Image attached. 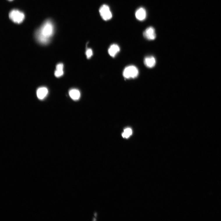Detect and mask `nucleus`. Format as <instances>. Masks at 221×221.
Instances as JSON below:
<instances>
[{
    "label": "nucleus",
    "mask_w": 221,
    "mask_h": 221,
    "mask_svg": "<svg viewBox=\"0 0 221 221\" xmlns=\"http://www.w3.org/2000/svg\"><path fill=\"white\" fill-rule=\"evenodd\" d=\"M25 17L24 14L17 10L11 11L9 14L10 19L16 24L22 23L24 20Z\"/></svg>",
    "instance_id": "obj_2"
},
{
    "label": "nucleus",
    "mask_w": 221,
    "mask_h": 221,
    "mask_svg": "<svg viewBox=\"0 0 221 221\" xmlns=\"http://www.w3.org/2000/svg\"><path fill=\"white\" fill-rule=\"evenodd\" d=\"M86 54L87 58L88 59H89L93 55V52L91 49H88L86 51Z\"/></svg>",
    "instance_id": "obj_13"
},
{
    "label": "nucleus",
    "mask_w": 221,
    "mask_h": 221,
    "mask_svg": "<svg viewBox=\"0 0 221 221\" xmlns=\"http://www.w3.org/2000/svg\"><path fill=\"white\" fill-rule=\"evenodd\" d=\"M135 16L136 18L140 21L144 20L146 17V12L145 9L142 7L139 8L136 11Z\"/></svg>",
    "instance_id": "obj_6"
},
{
    "label": "nucleus",
    "mask_w": 221,
    "mask_h": 221,
    "mask_svg": "<svg viewBox=\"0 0 221 221\" xmlns=\"http://www.w3.org/2000/svg\"><path fill=\"white\" fill-rule=\"evenodd\" d=\"M64 65L63 64L60 63L56 66V70L54 73V75L57 77H59L64 74Z\"/></svg>",
    "instance_id": "obj_11"
},
{
    "label": "nucleus",
    "mask_w": 221,
    "mask_h": 221,
    "mask_svg": "<svg viewBox=\"0 0 221 221\" xmlns=\"http://www.w3.org/2000/svg\"><path fill=\"white\" fill-rule=\"evenodd\" d=\"M146 66L149 68L154 67L156 64V60L153 56H147L145 58L144 61Z\"/></svg>",
    "instance_id": "obj_8"
},
{
    "label": "nucleus",
    "mask_w": 221,
    "mask_h": 221,
    "mask_svg": "<svg viewBox=\"0 0 221 221\" xmlns=\"http://www.w3.org/2000/svg\"><path fill=\"white\" fill-rule=\"evenodd\" d=\"M48 93L47 88L45 87H41L38 88L37 91V95L38 98L43 100L46 97Z\"/></svg>",
    "instance_id": "obj_7"
},
{
    "label": "nucleus",
    "mask_w": 221,
    "mask_h": 221,
    "mask_svg": "<svg viewBox=\"0 0 221 221\" xmlns=\"http://www.w3.org/2000/svg\"><path fill=\"white\" fill-rule=\"evenodd\" d=\"M120 48L118 45L113 44L111 45L109 48V53L110 56L114 57L120 52Z\"/></svg>",
    "instance_id": "obj_9"
},
{
    "label": "nucleus",
    "mask_w": 221,
    "mask_h": 221,
    "mask_svg": "<svg viewBox=\"0 0 221 221\" xmlns=\"http://www.w3.org/2000/svg\"><path fill=\"white\" fill-rule=\"evenodd\" d=\"M70 98L73 100H77L80 98L81 94L79 91L76 89L70 90L69 92Z\"/></svg>",
    "instance_id": "obj_10"
},
{
    "label": "nucleus",
    "mask_w": 221,
    "mask_h": 221,
    "mask_svg": "<svg viewBox=\"0 0 221 221\" xmlns=\"http://www.w3.org/2000/svg\"><path fill=\"white\" fill-rule=\"evenodd\" d=\"M99 12L102 18L105 21L110 20L112 17V14L108 6L103 5L100 8Z\"/></svg>",
    "instance_id": "obj_4"
},
{
    "label": "nucleus",
    "mask_w": 221,
    "mask_h": 221,
    "mask_svg": "<svg viewBox=\"0 0 221 221\" xmlns=\"http://www.w3.org/2000/svg\"><path fill=\"white\" fill-rule=\"evenodd\" d=\"M143 35L146 39L148 40H154L156 38L154 28L151 26L147 28L143 33Z\"/></svg>",
    "instance_id": "obj_5"
},
{
    "label": "nucleus",
    "mask_w": 221,
    "mask_h": 221,
    "mask_svg": "<svg viewBox=\"0 0 221 221\" xmlns=\"http://www.w3.org/2000/svg\"><path fill=\"white\" fill-rule=\"evenodd\" d=\"M8 1H13V0H8Z\"/></svg>",
    "instance_id": "obj_14"
},
{
    "label": "nucleus",
    "mask_w": 221,
    "mask_h": 221,
    "mask_svg": "<svg viewBox=\"0 0 221 221\" xmlns=\"http://www.w3.org/2000/svg\"><path fill=\"white\" fill-rule=\"evenodd\" d=\"M54 25L52 21L49 20H47L36 33L37 40L42 44H47L54 35Z\"/></svg>",
    "instance_id": "obj_1"
},
{
    "label": "nucleus",
    "mask_w": 221,
    "mask_h": 221,
    "mask_svg": "<svg viewBox=\"0 0 221 221\" xmlns=\"http://www.w3.org/2000/svg\"><path fill=\"white\" fill-rule=\"evenodd\" d=\"M132 133V130L131 128H127L124 130V132L122 134L123 138H128Z\"/></svg>",
    "instance_id": "obj_12"
},
{
    "label": "nucleus",
    "mask_w": 221,
    "mask_h": 221,
    "mask_svg": "<svg viewBox=\"0 0 221 221\" xmlns=\"http://www.w3.org/2000/svg\"><path fill=\"white\" fill-rule=\"evenodd\" d=\"M139 74V71L137 67L133 66L126 67L123 70V77L127 79L137 77Z\"/></svg>",
    "instance_id": "obj_3"
}]
</instances>
